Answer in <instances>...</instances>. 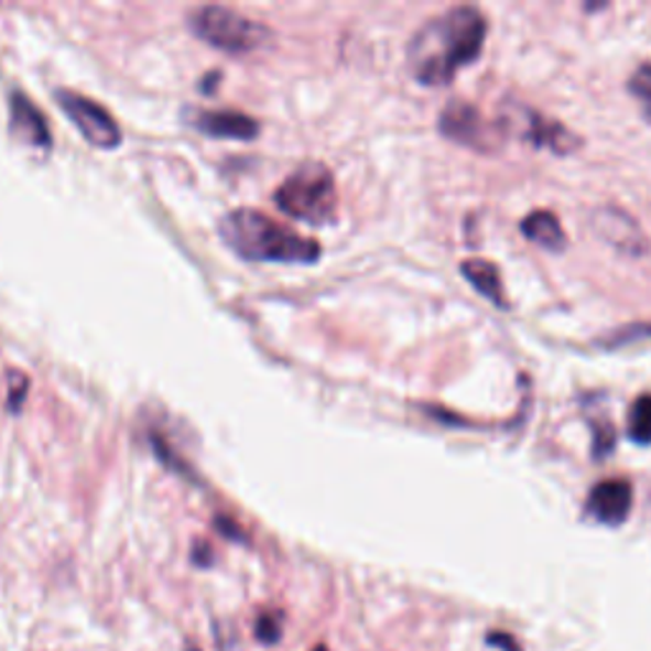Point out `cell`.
<instances>
[{
	"label": "cell",
	"mask_w": 651,
	"mask_h": 651,
	"mask_svg": "<svg viewBox=\"0 0 651 651\" xmlns=\"http://www.w3.org/2000/svg\"><path fill=\"white\" fill-rule=\"evenodd\" d=\"M192 563L199 565V567H209L214 563V552L211 547L206 545V542H196L194 550H192Z\"/></svg>",
	"instance_id": "obj_18"
},
{
	"label": "cell",
	"mask_w": 651,
	"mask_h": 651,
	"mask_svg": "<svg viewBox=\"0 0 651 651\" xmlns=\"http://www.w3.org/2000/svg\"><path fill=\"white\" fill-rule=\"evenodd\" d=\"M56 100L67 112V118L79 128V133L87 138V143L95 148H118L120 145V128L110 112L102 105H97L89 97H82L69 89H56Z\"/></svg>",
	"instance_id": "obj_5"
},
{
	"label": "cell",
	"mask_w": 651,
	"mask_h": 651,
	"mask_svg": "<svg viewBox=\"0 0 651 651\" xmlns=\"http://www.w3.org/2000/svg\"><path fill=\"white\" fill-rule=\"evenodd\" d=\"M283 629H285V616L283 611H275V608H270V611H260L258 621H254V637H258L260 644L265 647L278 644V641L283 639Z\"/></svg>",
	"instance_id": "obj_15"
},
{
	"label": "cell",
	"mask_w": 651,
	"mask_h": 651,
	"mask_svg": "<svg viewBox=\"0 0 651 651\" xmlns=\"http://www.w3.org/2000/svg\"><path fill=\"white\" fill-rule=\"evenodd\" d=\"M311 651H328V647L326 644H316Z\"/></svg>",
	"instance_id": "obj_20"
},
{
	"label": "cell",
	"mask_w": 651,
	"mask_h": 651,
	"mask_svg": "<svg viewBox=\"0 0 651 651\" xmlns=\"http://www.w3.org/2000/svg\"><path fill=\"white\" fill-rule=\"evenodd\" d=\"M188 31L199 36L206 44L229 54H245L265 46L270 29L260 21L247 19L245 13L232 11L225 6H202L188 11Z\"/></svg>",
	"instance_id": "obj_4"
},
{
	"label": "cell",
	"mask_w": 651,
	"mask_h": 651,
	"mask_svg": "<svg viewBox=\"0 0 651 651\" xmlns=\"http://www.w3.org/2000/svg\"><path fill=\"white\" fill-rule=\"evenodd\" d=\"M441 133L460 145L476 148V151H489L493 143L489 122L474 105L464 100H453L441 112Z\"/></svg>",
	"instance_id": "obj_6"
},
{
	"label": "cell",
	"mask_w": 651,
	"mask_h": 651,
	"mask_svg": "<svg viewBox=\"0 0 651 651\" xmlns=\"http://www.w3.org/2000/svg\"><path fill=\"white\" fill-rule=\"evenodd\" d=\"M486 19L479 8L458 6L433 15L408 44V69L420 85L446 87L456 74L479 59Z\"/></svg>",
	"instance_id": "obj_1"
},
{
	"label": "cell",
	"mask_w": 651,
	"mask_h": 651,
	"mask_svg": "<svg viewBox=\"0 0 651 651\" xmlns=\"http://www.w3.org/2000/svg\"><path fill=\"white\" fill-rule=\"evenodd\" d=\"M530 120H532V130L527 133V138H532L538 145H547L555 153H571L573 148L581 143V140L575 138L571 130H565L563 126H560V122L542 120L540 115H534V112H530Z\"/></svg>",
	"instance_id": "obj_13"
},
{
	"label": "cell",
	"mask_w": 651,
	"mask_h": 651,
	"mask_svg": "<svg viewBox=\"0 0 651 651\" xmlns=\"http://www.w3.org/2000/svg\"><path fill=\"white\" fill-rule=\"evenodd\" d=\"M186 651H202V649L196 647V644H188V647H186Z\"/></svg>",
	"instance_id": "obj_21"
},
{
	"label": "cell",
	"mask_w": 651,
	"mask_h": 651,
	"mask_svg": "<svg viewBox=\"0 0 651 651\" xmlns=\"http://www.w3.org/2000/svg\"><path fill=\"white\" fill-rule=\"evenodd\" d=\"M11 120H13V133H19L23 140H29L31 145L46 148L52 143V133H48L44 115H41L36 110V105H31L23 95H13Z\"/></svg>",
	"instance_id": "obj_10"
},
{
	"label": "cell",
	"mask_w": 651,
	"mask_h": 651,
	"mask_svg": "<svg viewBox=\"0 0 651 651\" xmlns=\"http://www.w3.org/2000/svg\"><path fill=\"white\" fill-rule=\"evenodd\" d=\"M184 118L188 126L202 130L206 135H219V138H240L250 140L258 135V122L247 118L242 112L232 110H199V107H186Z\"/></svg>",
	"instance_id": "obj_9"
},
{
	"label": "cell",
	"mask_w": 651,
	"mask_h": 651,
	"mask_svg": "<svg viewBox=\"0 0 651 651\" xmlns=\"http://www.w3.org/2000/svg\"><path fill=\"white\" fill-rule=\"evenodd\" d=\"M460 273H464L468 280H471L476 291L486 295L493 306L499 308H509L507 306V295H504V285H501V275L493 262L486 260H466L460 265Z\"/></svg>",
	"instance_id": "obj_12"
},
{
	"label": "cell",
	"mask_w": 651,
	"mask_h": 651,
	"mask_svg": "<svg viewBox=\"0 0 651 651\" xmlns=\"http://www.w3.org/2000/svg\"><path fill=\"white\" fill-rule=\"evenodd\" d=\"M629 89L639 97L641 105H644L647 118L651 120V64H641L637 74L629 79Z\"/></svg>",
	"instance_id": "obj_16"
},
{
	"label": "cell",
	"mask_w": 651,
	"mask_h": 651,
	"mask_svg": "<svg viewBox=\"0 0 651 651\" xmlns=\"http://www.w3.org/2000/svg\"><path fill=\"white\" fill-rule=\"evenodd\" d=\"M593 229L626 254H644L649 250V240L641 232V227L616 206H604V209L593 211Z\"/></svg>",
	"instance_id": "obj_7"
},
{
	"label": "cell",
	"mask_w": 651,
	"mask_h": 651,
	"mask_svg": "<svg viewBox=\"0 0 651 651\" xmlns=\"http://www.w3.org/2000/svg\"><path fill=\"white\" fill-rule=\"evenodd\" d=\"M629 435L639 446L651 443V394H641L629 412Z\"/></svg>",
	"instance_id": "obj_14"
},
{
	"label": "cell",
	"mask_w": 651,
	"mask_h": 651,
	"mask_svg": "<svg viewBox=\"0 0 651 651\" xmlns=\"http://www.w3.org/2000/svg\"><path fill=\"white\" fill-rule=\"evenodd\" d=\"M217 527H219V532H221V534H227L229 540H240V542L245 540V534L240 532V527L232 524V522H225V519H219Z\"/></svg>",
	"instance_id": "obj_19"
},
{
	"label": "cell",
	"mask_w": 651,
	"mask_h": 651,
	"mask_svg": "<svg viewBox=\"0 0 651 651\" xmlns=\"http://www.w3.org/2000/svg\"><path fill=\"white\" fill-rule=\"evenodd\" d=\"M219 235L229 250L254 262H316L321 247L291 227L270 219L258 209H235L219 221Z\"/></svg>",
	"instance_id": "obj_2"
},
{
	"label": "cell",
	"mask_w": 651,
	"mask_h": 651,
	"mask_svg": "<svg viewBox=\"0 0 651 651\" xmlns=\"http://www.w3.org/2000/svg\"><path fill=\"white\" fill-rule=\"evenodd\" d=\"M522 235L527 240H532L534 245L542 247V250H550V252H563L567 245L565 229L560 225V219L545 209L532 211L530 217H524Z\"/></svg>",
	"instance_id": "obj_11"
},
{
	"label": "cell",
	"mask_w": 651,
	"mask_h": 651,
	"mask_svg": "<svg viewBox=\"0 0 651 651\" xmlns=\"http://www.w3.org/2000/svg\"><path fill=\"white\" fill-rule=\"evenodd\" d=\"M486 644L497 647L501 651H522V647H519V641L514 637H509V633H501V631H493L486 637Z\"/></svg>",
	"instance_id": "obj_17"
},
{
	"label": "cell",
	"mask_w": 651,
	"mask_h": 651,
	"mask_svg": "<svg viewBox=\"0 0 651 651\" xmlns=\"http://www.w3.org/2000/svg\"><path fill=\"white\" fill-rule=\"evenodd\" d=\"M336 184L332 171L324 163L308 161L295 169L275 192V204L287 217L308 221V225H326L336 214Z\"/></svg>",
	"instance_id": "obj_3"
},
{
	"label": "cell",
	"mask_w": 651,
	"mask_h": 651,
	"mask_svg": "<svg viewBox=\"0 0 651 651\" xmlns=\"http://www.w3.org/2000/svg\"><path fill=\"white\" fill-rule=\"evenodd\" d=\"M633 491L626 479H606L593 486L588 493V514L600 524H623L631 512Z\"/></svg>",
	"instance_id": "obj_8"
}]
</instances>
